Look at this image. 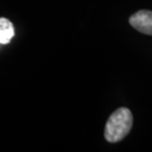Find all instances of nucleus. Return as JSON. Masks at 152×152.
<instances>
[{"instance_id":"3","label":"nucleus","mask_w":152,"mask_h":152,"mask_svg":"<svg viewBox=\"0 0 152 152\" xmlns=\"http://www.w3.org/2000/svg\"><path fill=\"white\" fill-rule=\"evenodd\" d=\"M15 35V29L9 19L0 18V44L10 43L11 38Z\"/></svg>"},{"instance_id":"1","label":"nucleus","mask_w":152,"mask_h":152,"mask_svg":"<svg viewBox=\"0 0 152 152\" xmlns=\"http://www.w3.org/2000/svg\"><path fill=\"white\" fill-rule=\"evenodd\" d=\"M133 125V116L129 108L121 107L109 116L105 126V139L110 143L123 140Z\"/></svg>"},{"instance_id":"2","label":"nucleus","mask_w":152,"mask_h":152,"mask_svg":"<svg viewBox=\"0 0 152 152\" xmlns=\"http://www.w3.org/2000/svg\"><path fill=\"white\" fill-rule=\"evenodd\" d=\"M130 24L140 33L152 36V11L139 10L130 17Z\"/></svg>"}]
</instances>
